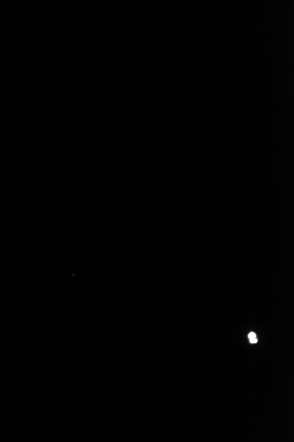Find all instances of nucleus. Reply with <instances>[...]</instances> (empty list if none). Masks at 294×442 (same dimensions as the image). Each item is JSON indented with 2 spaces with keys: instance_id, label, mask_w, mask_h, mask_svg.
<instances>
[{
  "instance_id": "nucleus-1",
  "label": "nucleus",
  "mask_w": 294,
  "mask_h": 442,
  "mask_svg": "<svg viewBox=\"0 0 294 442\" xmlns=\"http://www.w3.org/2000/svg\"><path fill=\"white\" fill-rule=\"evenodd\" d=\"M248 339H249V341H250L251 343L257 342V337H256V335H255V333H250L248 335Z\"/></svg>"
}]
</instances>
